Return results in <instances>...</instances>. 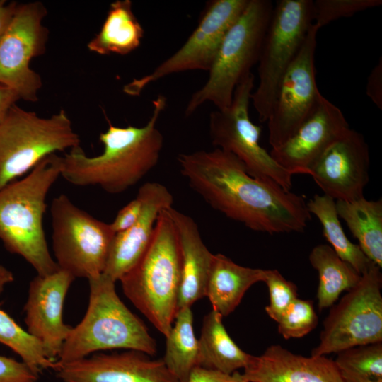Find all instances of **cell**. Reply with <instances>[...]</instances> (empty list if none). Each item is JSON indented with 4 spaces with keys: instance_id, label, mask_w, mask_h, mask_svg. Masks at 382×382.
<instances>
[{
    "instance_id": "cell-2",
    "label": "cell",
    "mask_w": 382,
    "mask_h": 382,
    "mask_svg": "<svg viewBox=\"0 0 382 382\" xmlns=\"http://www.w3.org/2000/svg\"><path fill=\"white\" fill-rule=\"evenodd\" d=\"M166 100L163 95L157 96L143 127H117L106 117L108 129L99 136L102 154L90 157L80 146L71 149L62 156L61 176L74 185L98 186L110 194L136 185L159 160L163 137L156 126Z\"/></svg>"
},
{
    "instance_id": "cell-32",
    "label": "cell",
    "mask_w": 382,
    "mask_h": 382,
    "mask_svg": "<svg viewBox=\"0 0 382 382\" xmlns=\"http://www.w3.org/2000/svg\"><path fill=\"white\" fill-rule=\"evenodd\" d=\"M381 4V0L313 1V23L319 30L338 18L350 17L358 12L378 7Z\"/></svg>"
},
{
    "instance_id": "cell-22",
    "label": "cell",
    "mask_w": 382,
    "mask_h": 382,
    "mask_svg": "<svg viewBox=\"0 0 382 382\" xmlns=\"http://www.w3.org/2000/svg\"><path fill=\"white\" fill-rule=\"evenodd\" d=\"M265 278V270L239 265L218 253L213 255L206 296L212 310L226 317L239 305L246 291Z\"/></svg>"
},
{
    "instance_id": "cell-29",
    "label": "cell",
    "mask_w": 382,
    "mask_h": 382,
    "mask_svg": "<svg viewBox=\"0 0 382 382\" xmlns=\"http://www.w3.org/2000/svg\"><path fill=\"white\" fill-rule=\"evenodd\" d=\"M334 361L343 382H382V342L342 350Z\"/></svg>"
},
{
    "instance_id": "cell-13",
    "label": "cell",
    "mask_w": 382,
    "mask_h": 382,
    "mask_svg": "<svg viewBox=\"0 0 382 382\" xmlns=\"http://www.w3.org/2000/svg\"><path fill=\"white\" fill-rule=\"evenodd\" d=\"M248 0H212L207 3L198 24L185 42L150 74L134 79L124 88L139 95L149 84L166 76L192 70L209 71L226 33Z\"/></svg>"
},
{
    "instance_id": "cell-28",
    "label": "cell",
    "mask_w": 382,
    "mask_h": 382,
    "mask_svg": "<svg viewBox=\"0 0 382 382\" xmlns=\"http://www.w3.org/2000/svg\"><path fill=\"white\" fill-rule=\"evenodd\" d=\"M166 338V352L162 360L179 382H187L197 366L198 356V340L193 330L191 307L177 311L173 325Z\"/></svg>"
},
{
    "instance_id": "cell-24",
    "label": "cell",
    "mask_w": 382,
    "mask_h": 382,
    "mask_svg": "<svg viewBox=\"0 0 382 382\" xmlns=\"http://www.w3.org/2000/svg\"><path fill=\"white\" fill-rule=\"evenodd\" d=\"M132 6L130 0L110 4L100 31L87 45L91 52L100 55H126L140 45L144 30Z\"/></svg>"
},
{
    "instance_id": "cell-39",
    "label": "cell",
    "mask_w": 382,
    "mask_h": 382,
    "mask_svg": "<svg viewBox=\"0 0 382 382\" xmlns=\"http://www.w3.org/2000/svg\"><path fill=\"white\" fill-rule=\"evenodd\" d=\"M18 3L0 0V38L9 25L15 13Z\"/></svg>"
},
{
    "instance_id": "cell-9",
    "label": "cell",
    "mask_w": 382,
    "mask_h": 382,
    "mask_svg": "<svg viewBox=\"0 0 382 382\" xmlns=\"http://www.w3.org/2000/svg\"><path fill=\"white\" fill-rule=\"evenodd\" d=\"M52 245L59 269L88 280L103 273L115 233L64 194L51 204Z\"/></svg>"
},
{
    "instance_id": "cell-34",
    "label": "cell",
    "mask_w": 382,
    "mask_h": 382,
    "mask_svg": "<svg viewBox=\"0 0 382 382\" xmlns=\"http://www.w3.org/2000/svg\"><path fill=\"white\" fill-rule=\"evenodd\" d=\"M38 378L23 361L0 355V382H37Z\"/></svg>"
},
{
    "instance_id": "cell-10",
    "label": "cell",
    "mask_w": 382,
    "mask_h": 382,
    "mask_svg": "<svg viewBox=\"0 0 382 382\" xmlns=\"http://www.w3.org/2000/svg\"><path fill=\"white\" fill-rule=\"evenodd\" d=\"M253 87L254 76L250 73L236 87L230 106L211 112V142L216 148L237 157L251 176L273 182L290 191L293 175L261 146L259 141L262 128L250 118L249 105Z\"/></svg>"
},
{
    "instance_id": "cell-6",
    "label": "cell",
    "mask_w": 382,
    "mask_h": 382,
    "mask_svg": "<svg viewBox=\"0 0 382 382\" xmlns=\"http://www.w3.org/2000/svg\"><path fill=\"white\" fill-rule=\"evenodd\" d=\"M273 7L269 0H248L224 37L207 81L189 100L185 116L206 102L220 110L230 106L236 87L258 62Z\"/></svg>"
},
{
    "instance_id": "cell-33",
    "label": "cell",
    "mask_w": 382,
    "mask_h": 382,
    "mask_svg": "<svg viewBox=\"0 0 382 382\" xmlns=\"http://www.w3.org/2000/svg\"><path fill=\"white\" fill-rule=\"evenodd\" d=\"M269 291L270 303L265 312L277 322L288 306L297 297V287L286 279L277 270H265L264 282Z\"/></svg>"
},
{
    "instance_id": "cell-36",
    "label": "cell",
    "mask_w": 382,
    "mask_h": 382,
    "mask_svg": "<svg viewBox=\"0 0 382 382\" xmlns=\"http://www.w3.org/2000/svg\"><path fill=\"white\" fill-rule=\"evenodd\" d=\"M187 382H248L242 374L235 371L226 374L217 371L195 366L192 371Z\"/></svg>"
},
{
    "instance_id": "cell-19",
    "label": "cell",
    "mask_w": 382,
    "mask_h": 382,
    "mask_svg": "<svg viewBox=\"0 0 382 382\" xmlns=\"http://www.w3.org/2000/svg\"><path fill=\"white\" fill-rule=\"evenodd\" d=\"M137 197L141 203L140 215L132 226L115 234L103 273L115 282L143 256L151 241L159 214L172 207L173 202L167 187L156 182L143 184Z\"/></svg>"
},
{
    "instance_id": "cell-12",
    "label": "cell",
    "mask_w": 382,
    "mask_h": 382,
    "mask_svg": "<svg viewBox=\"0 0 382 382\" xmlns=\"http://www.w3.org/2000/svg\"><path fill=\"white\" fill-rule=\"evenodd\" d=\"M47 11L40 1L18 3L13 18L0 38V84L14 90L20 98L38 100L42 86L31 60L46 50L49 30L42 24Z\"/></svg>"
},
{
    "instance_id": "cell-38",
    "label": "cell",
    "mask_w": 382,
    "mask_h": 382,
    "mask_svg": "<svg viewBox=\"0 0 382 382\" xmlns=\"http://www.w3.org/2000/svg\"><path fill=\"white\" fill-rule=\"evenodd\" d=\"M18 100L21 98L14 90L0 84V122Z\"/></svg>"
},
{
    "instance_id": "cell-5",
    "label": "cell",
    "mask_w": 382,
    "mask_h": 382,
    "mask_svg": "<svg viewBox=\"0 0 382 382\" xmlns=\"http://www.w3.org/2000/svg\"><path fill=\"white\" fill-rule=\"evenodd\" d=\"M168 209L159 214L143 256L120 279L125 295L165 337L178 311L180 276L178 236Z\"/></svg>"
},
{
    "instance_id": "cell-7",
    "label": "cell",
    "mask_w": 382,
    "mask_h": 382,
    "mask_svg": "<svg viewBox=\"0 0 382 382\" xmlns=\"http://www.w3.org/2000/svg\"><path fill=\"white\" fill-rule=\"evenodd\" d=\"M79 146V137L64 110L42 117L14 105L0 122V189L45 157Z\"/></svg>"
},
{
    "instance_id": "cell-20",
    "label": "cell",
    "mask_w": 382,
    "mask_h": 382,
    "mask_svg": "<svg viewBox=\"0 0 382 382\" xmlns=\"http://www.w3.org/2000/svg\"><path fill=\"white\" fill-rule=\"evenodd\" d=\"M242 375L248 382H343L331 359L294 354L279 345L253 355Z\"/></svg>"
},
{
    "instance_id": "cell-3",
    "label": "cell",
    "mask_w": 382,
    "mask_h": 382,
    "mask_svg": "<svg viewBox=\"0 0 382 382\" xmlns=\"http://www.w3.org/2000/svg\"><path fill=\"white\" fill-rule=\"evenodd\" d=\"M62 156L50 154L23 178L0 189V241L11 253L21 256L38 275L59 267L53 259L43 228L46 197L61 176Z\"/></svg>"
},
{
    "instance_id": "cell-18",
    "label": "cell",
    "mask_w": 382,
    "mask_h": 382,
    "mask_svg": "<svg viewBox=\"0 0 382 382\" xmlns=\"http://www.w3.org/2000/svg\"><path fill=\"white\" fill-rule=\"evenodd\" d=\"M54 371L62 382H179L162 359L134 350L57 363Z\"/></svg>"
},
{
    "instance_id": "cell-15",
    "label": "cell",
    "mask_w": 382,
    "mask_h": 382,
    "mask_svg": "<svg viewBox=\"0 0 382 382\" xmlns=\"http://www.w3.org/2000/svg\"><path fill=\"white\" fill-rule=\"evenodd\" d=\"M369 151L363 135L349 128L317 161L310 175L335 200L364 197L369 181Z\"/></svg>"
},
{
    "instance_id": "cell-17",
    "label": "cell",
    "mask_w": 382,
    "mask_h": 382,
    "mask_svg": "<svg viewBox=\"0 0 382 382\" xmlns=\"http://www.w3.org/2000/svg\"><path fill=\"white\" fill-rule=\"evenodd\" d=\"M349 128L340 109L322 95L296 131L279 147L271 149L270 154L293 175H310L323 154Z\"/></svg>"
},
{
    "instance_id": "cell-11",
    "label": "cell",
    "mask_w": 382,
    "mask_h": 382,
    "mask_svg": "<svg viewBox=\"0 0 382 382\" xmlns=\"http://www.w3.org/2000/svg\"><path fill=\"white\" fill-rule=\"evenodd\" d=\"M382 274L374 263L359 283L332 305L311 356L382 342Z\"/></svg>"
},
{
    "instance_id": "cell-23",
    "label": "cell",
    "mask_w": 382,
    "mask_h": 382,
    "mask_svg": "<svg viewBox=\"0 0 382 382\" xmlns=\"http://www.w3.org/2000/svg\"><path fill=\"white\" fill-rule=\"evenodd\" d=\"M222 318L214 310L204 317L198 340L197 366L232 374L244 369L253 355L233 342L223 325Z\"/></svg>"
},
{
    "instance_id": "cell-21",
    "label": "cell",
    "mask_w": 382,
    "mask_h": 382,
    "mask_svg": "<svg viewBox=\"0 0 382 382\" xmlns=\"http://www.w3.org/2000/svg\"><path fill=\"white\" fill-rule=\"evenodd\" d=\"M175 227L180 256L178 310L191 307L206 296V289L214 254L204 245L195 221L170 207L168 209Z\"/></svg>"
},
{
    "instance_id": "cell-31",
    "label": "cell",
    "mask_w": 382,
    "mask_h": 382,
    "mask_svg": "<svg viewBox=\"0 0 382 382\" xmlns=\"http://www.w3.org/2000/svg\"><path fill=\"white\" fill-rule=\"evenodd\" d=\"M277 330L285 340L301 338L316 328L318 318L310 300L296 298L279 320Z\"/></svg>"
},
{
    "instance_id": "cell-27",
    "label": "cell",
    "mask_w": 382,
    "mask_h": 382,
    "mask_svg": "<svg viewBox=\"0 0 382 382\" xmlns=\"http://www.w3.org/2000/svg\"><path fill=\"white\" fill-rule=\"evenodd\" d=\"M310 214L319 220L323 234L330 246L344 261L351 265L361 275L374 264L363 253L358 244L347 237L340 221L335 200L325 195H315L307 202Z\"/></svg>"
},
{
    "instance_id": "cell-16",
    "label": "cell",
    "mask_w": 382,
    "mask_h": 382,
    "mask_svg": "<svg viewBox=\"0 0 382 382\" xmlns=\"http://www.w3.org/2000/svg\"><path fill=\"white\" fill-rule=\"evenodd\" d=\"M74 279L59 269L50 274H37L29 284L24 306L27 331L41 343L47 357L54 361L73 328L64 323L62 312Z\"/></svg>"
},
{
    "instance_id": "cell-26",
    "label": "cell",
    "mask_w": 382,
    "mask_h": 382,
    "mask_svg": "<svg viewBox=\"0 0 382 382\" xmlns=\"http://www.w3.org/2000/svg\"><path fill=\"white\" fill-rule=\"evenodd\" d=\"M308 259L318 274L316 298L320 311L334 305L343 291L352 289L361 279V275L329 245H316Z\"/></svg>"
},
{
    "instance_id": "cell-35",
    "label": "cell",
    "mask_w": 382,
    "mask_h": 382,
    "mask_svg": "<svg viewBox=\"0 0 382 382\" xmlns=\"http://www.w3.org/2000/svg\"><path fill=\"white\" fill-rule=\"evenodd\" d=\"M141 210V203L138 197L130 201L117 214L114 221L110 224L115 233L124 231L132 226L138 219Z\"/></svg>"
},
{
    "instance_id": "cell-37",
    "label": "cell",
    "mask_w": 382,
    "mask_h": 382,
    "mask_svg": "<svg viewBox=\"0 0 382 382\" xmlns=\"http://www.w3.org/2000/svg\"><path fill=\"white\" fill-rule=\"evenodd\" d=\"M382 60L375 66L368 78L366 94L373 103L382 108Z\"/></svg>"
},
{
    "instance_id": "cell-14",
    "label": "cell",
    "mask_w": 382,
    "mask_h": 382,
    "mask_svg": "<svg viewBox=\"0 0 382 382\" xmlns=\"http://www.w3.org/2000/svg\"><path fill=\"white\" fill-rule=\"evenodd\" d=\"M318 31L313 23L279 85L267 120L272 149L288 140L313 112L322 96L316 84L314 66Z\"/></svg>"
},
{
    "instance_id": "cell-8",
    "label": "cell",
    "mask_w": 382,
    "mask_h": 382,
    "mask_svg": "<svg viewBox=\"0 0 382 382\" xmlns=\"http://www.w3.org/2000/svg\"><path fill=\"white\" fill-rule=\"evenodd\" d=\"M312 24V0H280L273 7L257 62L258 85L251 94L261 122H267L280 81Z\"/></svg>"
},
{
    "instance_id": "cell-1",
    "label": "cell",
    "mask_w": 382,
    "mask_h": 382,
    "mask_svg": "<svg viewBox=\"0 0 382 382\" xmlns=\"http://www.w3.org/2000/svg\"><path fill=\"white\" fill-rule=\"evenodd\" d=\"M178 162L189 185L207 203L253 231L300 233L311 220L303 196L251 176L229 152L215 148L180 154Z\"/></svg>"
},
{
    "instance_id": "cell-40",
    "label": "cell",
    "mask_w": 382,
    "mask_h": 382,
    "mask_svg": "<svg viewBox=\"0 0 382 382\" xmlns=\"http://www.w3.org/2000/svg\"><path fill=\"white\" fill-rule=\"evenodd\" d=\"M13 280V273L6 267L0 265V295L4 292L6 286Z\"/></svg>"
},
{
    "instance_id": "cell-25",
    "label": "cell",
    "mask_w": 382,
    "mask_h": 382,
    "mask_svg": "<svg viewBox=\"0 0 382 382\" xmlns=\"http://www.w3.org/2000/svg\"><path fill=\"white\" fill-rule=\"evenodd\" d=\"M339 217L346 223L365 255L382 267V200L364 196L352 201L335 200Z\"/></svg>"
},
{
    "instance_id": "cell-4",
    "label": "cell",
    "mask_w": 382,
    "mask_h": 382,
    "mask_svg": "<svg viewBox=\"0 0 382 382\" xmlns=\"http://www.w3.org/2000/svg\"><path fill=\"white\" fill-rule=\"evenodd\" d=\"M88 306L82 320L72 328L59 354V364L92 353L113 349L156 353V342L144 322L121 301L115 282L104 275L88 279Z\"/></svg>"
},
{
    "instance_id": "cell-30",
    "label": "cell",
    "mask_w": 382,
    "mask_h": 382,
    "mask_svg": "<svg viewBox=\"0 0 382 382\" xmlns=\"http://www.w3.org/2000/svg\"><path fill=\"white\" fill-rule=\"evenodd\" d=\"M0 343L16 353L33 371L55 370L57 362L48 359L41 343L23 329L7 313L0 308Z\"/></svg>"
}]
</instances>
